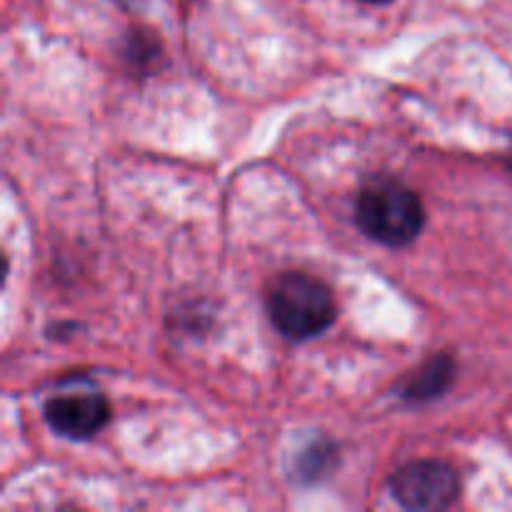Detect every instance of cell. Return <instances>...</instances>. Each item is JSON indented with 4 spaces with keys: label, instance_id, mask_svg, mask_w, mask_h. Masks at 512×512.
<instances>
[{
    "label": "cell",
    "instance_id": "4",
    "mask_svg": "<svg viewBox=\"0 0 512 512\" xmlns=\"http://www.w3.org/2000/svg\"><path fill=\"white\" fill-rule=\"evenodd\" d=\"M45 423L70 440H88L98 435L110 420V405L100 393L55 395L43 408Z\"/></svg>",
    "mask_w": 512,
    "mask_h": 512
},
{
    "label": "cell",
    "instance_id": "1",
    "mask_svg": "<svg viewBox=\"0 0 512 512\" xmlns=\"http://www.w3.org/2000/svg\"><path fill=\"white\" fill-rule=\"evenodd\" d=\"M268 313L288 340H310L338 318V303L323 280L308 273H285L270 285Z\"/></svg>",
    "mask_w": 512,
    "mask_h": 512
},
{
    "label": "cell",
    "instance_id": "2",
    "mask_svg": "<svg viewBox=\"0 0 512 512\" xmlns=\"http://www.w3.org/2000/svg\"><path fill=\"white\" fill-rule=\"evenodd\" d=\"M355 218L368 238L388 248H403L423 230L425 210L413 190L395 180H378L360 193Z\"/></svg>",
    "mask_w": 512,
    "mask_h": 512
},
{
    "label": "cell",
    "instance_id": "6",
    "mask_svg": "<svg viewBox=\"0 0 512 512\" xmlns=\"http://www.w3.org/2000/svg\"><path fill=\"white\" fill-rule=\"evenodd\" d=\"M360 3H370V5H383V3H390V0H360Z\"/></svg>",
    "mask_w": 512,
    "mask_h": 512
},
{
    "label": "cell",
    "instance_id": "3",
    "mask_svg": "<svg viewBox=\"0 0 512 512\" xmlns=\"http://www.w3.org/2000/svg\"><path fill=\"white\" fill-rule=\"evenodd\" d=\"M390 493L408 510H443L458 500L460 483L450 465L438 460H415L393 475Z\"/></svg>",
    "mask_w": 512,
    "mask_h": 512
},
{
    "label": "cell",
    "instance_id": "5",
    "mask_svg": "<svg viewBox=\"0 0 512 512\" xmlns=\"http://www.w3.org/2000/svg\"><path fill=\"white\" fill-rule=\"evenodd\" d=\"M455 378V363L448 355H438L430 363H425L423 368L415 370L408 378V383L403 385V398L408 400H430L438 398L448 390V385Z\"/></svg>",
    "mask_w": 512,
    "mask_h": 512
}]
</instances>
